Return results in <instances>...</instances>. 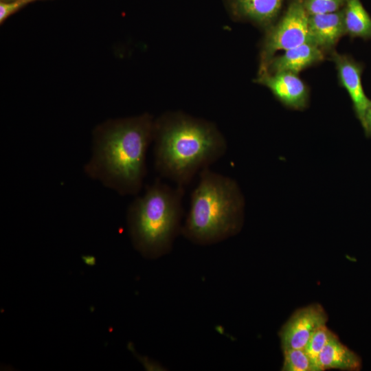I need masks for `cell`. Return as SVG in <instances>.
I'll return each mask as SVG.
<instances>
[{
  "mask_svg": "<svg viewBox=\"0 0 371 371\" xmlns=\"http://www.w3.org/2000/svg\"><path fill=\"white\" fill-rule=\"evenodd\" d=\"M32 2L30 0H14L10 2H0V23L17 12L26 4Z\"/></svg>",
  "mask_w": 371,
  "mask_h": 371,
  "instance_id": "e0dca14e",
  "label": "cell"
},
{
  "mask_svg": "<svg viewBox=\"0 0 371 371\" xmlns=\"http://www.w3.org/2000/svg\"><path fill=\"white\" fill-rule=\"evenodd\" d=\"M343 14L346 34L351 38H371V17L360 0H346Z\"/></svg>",
  "mask_w": 371,
  "mask_h": 371,
  "instance_id": "4fadbf2b",
  "label": "cell"
},
{
  "mask_svg": "<svg viewBox=\"0 0 371 371\" xmlns=\"http://www.w3.org/2000/svg\"><path fill=\"white\" fill-rule=\"evenodd\" d=\"M310 42L308 14L302 0H293L284 13L265 31L260 43L258 73L263 72L278 51H286Z\"/></svg>",
  "mask_w": 371,
  "mask_h": 371,
  "instance_id": "5b68a950",
  "label": "cell"
},
{
  "mask_svg": "<svg viewBox=\"0 0 371 371\" xmlns=\"http://www.w3.org/2000/svg\"><path fill=\"white\" fill-rule=\"evenodd\" d=\"M324 308L313 304L297 309L282 327L279 336L282 350L304 348L313 333L326 325Z\"/></svg>",
  "mask_w": 371,
  "mask_h": 371,
  "instance_id": "8992f818",
  "label": "cell"
},
{
  "mask_svg": "<svg viewBox=\"0 0 371 371\" xmlns=\"http://www.w3.org/2000/svg\"><path fill=\"white\" fill-rule=\"evenodd\" d=\"M328 57L335 63L339 85L347 91L356 115L362 124L370 102L362 85V65L351 56L339 54L335 50Z\"/></svg>",
  "mask_w": 371,
  "mask_h": 371,
  "instance_id": "ba28073f",
  "label": "cell"
},
{
  "mask_svg": "<svg viewBox=\"0 0 371 371\" xmlns=\"http://www.w3.org/2000/svg\"><path fill=\"white\" fill-rule=\"evenodd\" d=\"M254 82L269 89L284 106L302 111L309 104L310 90L297 74L291 72L258 74Z\"/></svg>",
  "mask_w": 371,
  "mask_h": 371,
  "instance_id": "52a82bcc",
  "label": "cell"
},
{
  "mask_svg": "<svg viewBox=\"0 0 371 371\" xmlns=\"http://www.w3.org/2000/svg\"><path fill=\"white\" fill-rule=\"evenodd\" d=\"M184 188L171 187L156 179L131 203L127 223L137 250L150 258L168 254L181 231Z\"/></svg>",
  "mask_w": 371,
  "mask_h": 371,
  "instance_id": "277c9868",
  "label": "cell"
},
{
  "mask_svg": "<svg viewBox=\"0 0 371 371\" xmlns=\"http://www.w3.org/2000/svg\"><path fill=\"white\" fill-rule=\"evenodd\" d=\"M199 174L181 233L194 244L209 245L223 241L240 231L245 202L233 179L209 168Z\"/></svg>",
  "mask_w": 371,
  "mask_h": 371,
  "instance_id": "3957f363",
  "label": "cell"
},
{
  "mask_svg": "<svg viewBox=\"0 0 371 371\" xmlns=\"http://www.w3.org/2000/svg\"><path fill=\"white\" fill-rule=\"evenodd\" d=\"M283 351V371H319L315 363L303 348Z\"/></svg>",
  "mask_w": 371,
  "mask_h": 371,
  "instance_id": "5bb4252c",
  "label": "cell"
},
{
  "mask_svg": "<svg viewBox=\"0 0 371 371\" xmlns=\"http://www.w3.org/2000/svg\"><path fill=\"white\" fill-rule=\"evenodd\" d=\"M310 42L328 57L340 38L346 34L343 10L334 12L308 15Z\"/></svg>",
  "mask_w": 371,
  "mask_h": 371,
  "instance_id": "30bf717a",
  "label": "cell"
},
{
  "mask_svg": "<svg viewBox=\"0 0 371 371\" xmlns=\"http://www.w3.org/2000/svg\"><path fill=\"white\" fill-rule=\"evenodd\" d=\"M361 125L366 132V135L371 136V100L366 109Z\"/></svg>",
  "mask_w": 371,
  "mask_h": 371,
  "instance_id": "ac0fdd59",
  "label": "cell"
},
{
  "mask_svg": "<svg viewBox=\"0 0 371 371\" xmlns=\"http://www.w3.org/2000/svg\"><path fill=\"white\" fill-rule=\"evenodd\" d=\"M285 0H226L236 20L248 21L265 31L277 20Z\"/></svg>",
  "mask_w": 371,
  "mask_h": 371,
  "instance_id": "9c48e42d",
  "label": "cell"
},
{
  "mask_svg": "<svg viewBox=\"0 0 371 371\" xmlns=\"http://www.w3.org/2000/svg\"><path fill=\"white\" fill-rule=\"evenodd\" d=\"M153 142L156 171L182 188L227 148L214 123L182 111H168L155 120Z\"/></svg>",
  "mask_w": 371,
  "mask_h": 371,
  "instance_id": "7a4b0ae2",
  "label": "cell"
},
{
  "mask_svg": "<svg viewBox=\"0 0 371 371\" xmlns=\"http://www.w3.org/2000/svg\"><path fill=\"white\" fill-rule=\"evenodd\" d=\"M149 113L109 120L93 131L85 175L121 196L137 195L146 175V154L153 138Z\"/></svg>",
  "mask_w": 371,
  "mask_h": 371,
  "instance_id": "6da1fadb",
  "label": "cell"
},
{
  "mask_svg": "<svg viewBox=\"0 0 371 371\" xmlns=\"http://www.w3.org/2000/svg\"><path fill=\"white\" fill-rule=\"evenodd\" d=\"M317 364L322 371L330 369L356 370L361 363L358 356L335 335L319 354Z\"/></svg>",
  "mask_w": 371,
  "mask_h": 371,
  "instance_id": "7c38bea8",
  "label": "cell"
},
{
  "mask_svg": "<svg viewBox=\"0 0 371 371\" xmlns=\"http://www.w3.org/2000/svg\"><path fill=\"white\" fill-rule=\"evenodd\" d=\"M11 1H14V0H11ZM30 1H36V0H30Z\"/></svg>",
  "mask_w": 371,
  "mask_h": 371,
  "instance_id": "d6986e66",
  "label": "cell"
},
{
  "mask_svg": "<svg viewBox=\"0 0 371 371\" xmlns=\"http://www.w3.org/2000/svg\"><path fill=\"white\" fill-rule=\"evenodd\" d=\"M326 58L327 56L322 49L312 43L307 42L284 51L280 55L274 56L263 72L287 71L298 74L300 71L322 63Z\"/></svg>",
  "mask_w": 371,
  "mask_h": 371,
  "instance_id": "8fae6325",
  "label": "cell"
},
{
  "mask_svg": "<svg viewBox=\"0 0 371 371\" xmlns=\"http://www.w3.org/2000/svg\"><path fill=\"white\" fill-rule=\"evenodd\" d=\"M335 336V335L324 325L313 333L304 348L315 363L319 370V368L317 364L318 357L325 346Z\"/></svg>",
  "mask_w": 371,
  "mask_h": 371,
  "instance_id": "9a60e30c",
  "label": "cell"
},
{
  "mask_svg": "<svg viewBox=\"0 0 371 371\" xmlns=\"http://www.w3.org/2000/svg\"><path fill=\"white\" fill-rule=\"evenodd\" d=\"M346 0H302L308 15L334 12L340 10Z\"/></svg>",
  "mask_w": 371,
  "mask_h": 371,
  "instance_id": "2e32d148",
  "label": "cell"
}]
</instances>
